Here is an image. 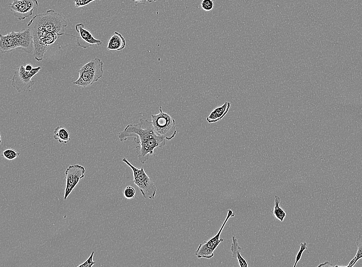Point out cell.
Returning <instances> with one entry per match:
<instances>
[{
	"instance_id": "obj_5",
	"label": "cell",
	"mask_w": 362,
	"mask_h": 267,
	"mask_svg": "<svg viewBox=\"0 0 362 267\" xmlns=\"http://www.w3.org/2000/svg\"><path fill=\"white\" fill-rule=\"evenodd\" d=\"M151 122L155 132L166 140H171L177 133L175 120L162 110L160 106L159 112L151 115Z\"/></svg>"
},
{
	"instance_id": "obj_11",
	"label": "cell",
	"mask_w": 362,
	"mask_h": 267,
	"mask_svg": "<svg viewBox=\"0 0 362 267\" xmlns=\"http://www.w3.org/2000/svg\"><path fill=\"white\" fill-rule=\"evenodd\" d=\"M75 29L78 36L68 35L76 37L77 44L79 47L86 49L95 45H100L102 44V41L95 38L91 32L84 27L83 23L77 24Z\"/></svg>"
},
{
	"instance_id": "obj_9",
	"label": "cell",
	"mask_w": 362,
	"mask_h": 267,
	"mask_svg": "<svg viewBox=\"0 0 362 267\" xmlns=\"http://www.w3.org/2000/svg\"><path fill=\"white\" fill-rule=\"evenodd\" d=\"M85 167L80 164L69 165L65 171L66 186L64 199H67L80 180L83 178L85 173Z\"/></svg>"
},
{
	"instance_id": "obj_20",
	"label": "cell",
	"mask_w": 362,
	"mask_h": 267,
	"mask_svg": "<svg viewBox=\"0 0 362 267\" xmlns=\"http://www.w3.org/2000/svg\"><path fill=\"white\" fill-rule=\"evenodd\" d=\"M307 243L305 242H301L300 244V249L299 251L298 252L297 254H296V257H295V261L294 263V264L293 265L294 267H295L298 263V262L300 260L302 253L303 252L307 249Z\"/></svg>"
},
{
	"instance_id": "obj_3",
	"label": "cell",
	"mask_w": 362,
	"mask_h": 267,
	"mask_svg": "<svg viewBox=\"0 0 362 267\" xmlns=\"http://www.w3.org/2000/svg\"><path fill=\"white\" fill-rule=\"evenodd\" d=\"M18 48L28 53L33 52V37L29 28L0 35V50L2 53H9Z\"/></svg>"
},
{
	"instance_id": "obj_24",
	"label": "cell",
	"mask_w": 362,
	"mask_h": 267,
	"mask_svg": "<svg viewBox=\"0 0 362 267\" xmlns=\"http://www.w3.org/2000/svg\"><path fill=\"white\" fill-rule=\"evenodd\" d=\"M157 0H132V1L136 4L140 3L141 4H145L147 2L151 3L152 2H156Z\"/></svg>"
},
{
	"instance_id": "obj_1",
	"label": "cell",
	"mask_w": 362,
	"mask_h": 267,
	"mask_svg": "<svg viewBox=\"0 0 362 267\" xmlns=\"http://www.w3.org/2000/svg\"><path fill=\"white\" fill-rule=\"evenodd\" d=\"M67 23L64 18L54 10L35 15L28 22V28L33 37V56L41 61L49 47L64 34Z\"/></svg>"
},
{
	"instance_id": "obj_26",
	"label": "cell",
	"mask_w": 362,
	"mask_h": 267,
	"mask_svg": "<svg viewBox=\"0 0 362 267\" xmlns=\"http://www.w3.org/2000/svg\"><path fill=\"white\" fill-rule=\"evenodd\" d=\"M25 68L27 71H31L33 69V67L31 64H27L25 66Z\"/></svg>"
},
{
	"instance_id": "obj_23",
	"label": "cell",
	"mask_w": 362,
	"mask_h": 267,
	"mask_svg": "<svg viewBox=\"0 0 362 267\" xmlns=\"http://www.w3.org/2000/svg\"><path fill=\"white\" fill-rule=\"evenodd\" d=\"M97 0H74L75 6L80 8L87 5L89 3ZM101 1V0H99Z\"/></svg>"
},
{
	"instance_id": "obj_8",
	"label": "cell",
	"mask_w": 362,
	"mask_h": 267,
	"mask_svg": "<svg viewBox=\"0 0 362 267\" xmlns=\"http://www.w3.org/2000/svg\"><path fill=\"white\" fill-rule=\"evenodd\" d=\"M40 66L33 68L31 71H27L25 66H20L14 71L12 78L11 85L19 93H23L29 90L34 85V81L32 78L41 69Z\"/></svg>"
},
{
	"instance_id": "obj_22",
	"label": "cell",
	"mask_w": 362,
	"mask_h": 267,
	"mask_svg": "<svg viewBox=\"0 0 362 267\" xmlns=\"http://www.w3.org/2000/svg\"><path fill=\"white\" fill-rule=\"evenodd\" d=\"M214 6L213 2L212 0H203L201 2L202 9L206 11L211 10Z\"/></svg>"
},
{
	"instance_id": "obj_25",
	"label": "cell",
	"mask_w": 362,
	"mask_h": 267,
	"mask_svg": "<svg viewBox=\"0 0 362 267\" xmlns=\"http://www.w3.org/2000/svg\"><path fill=\"white\" fill-rule=\"evenodd\" d=\"M333 266V265L332 264V263L331 262H330L329 261H326V262H325L324 263H322L318 265V267L319 266Z\"/></svg>"
},
{
	"instance_id": "obj_16",
	"label": "cell",
	"mask_w": 362,
	"mask_h": 267,
	"mask_svg": "<svg viewBox=\"0 0 362 267\" xmlns=\"http://www.w3.org/2000/svg\"><path fill=\"white\" fill-rule=\"evenodd\" d=\"M280 197L275 195V204L273 210V214L277 220L283 222L286 216V213L283 209L280 206Z\"/></svg>"
},
{
	"instance_id": "obj_4",
	"label": "cell",
	"mask_w": 362,
	"mask_h": 267,
	"mask_svg": "<svg viewBox=\"0 0 362 267\" xmlns=\"http://www.w3.org/2000/svg\"><path fill=\"white\" fill-rule=\"evenodd\" d=\"M79 77L73 84L84 88L97 82L103 74V62L96 58L84 65L78 71Z\"/></svg>"
},
{
	"instance_id": "obj_15",
	"label": "cell",
	"mask_w": 362,
	"mask_h": 267,
	"mask_svg": "<svg viewBox=\"0 0 362 267\" xmlns=\"http://www.w3.org/2000/svg\"><path fill=\"white\" fill-rule=\"evenodd\" d=\"M53 138L56 140H58L60 143H67L71 138L68 130L63 126L59 125L54 130Z\"/></svg>"
},
{
	"instance_id": "obj_19",
	"label": "cell",
	"mask_w": 362,
	"mask_h": 267,
	"mask_svg": "<svg viewBox=\"0 0 362 267\" xmlns=\"http://www.w3.org/2000/svg\"><path fill=\"white\" fill-rule=\"evenodd\" d=\"M123 194L126 199H131L135 197L136 190L134 187L128 185L124 188Z\"/></svg>"
},
{
	"instance_id": "obj_6",
	"label": "cell",
	"mask_w": 362,
	"mask_h": 267,
	"mask_svg": "<svg viewBox=\"0 0 362 267\" xmlns=\"http://www.w3.org/2000/svg\"><path fill=\"white\" fill-rule=\"evenodd\" d=\"M122 161L132 169L133 174V183L138 186L143 197L150 199H154L156 194L157 188L143 167H136L125 158H123Z\"/></svg>"
},
{
	"instance_id": "obj_7",
	"label": "cell",
	"mask_w": 362,
	"mask_h": 267,
	"mask_svg": "<svg viewBox=\"0 0 362 267\" xmlns=\"http://www.w3.org/2000/svg\"><path fill=\"white\" fill-rule=\"evenodd\" d=\"M234 213L230 209H228L226 217L218 232L208 240L201 243L195 252V255L198 258L210 259L214 256V251L224 239L220 237L222 232L227 221L234 216Z\"/></svg>"
},
{
	"instance_id": "obj_18",
	"label": "cell",
	"mask_w": 362,
	"mask_h": 267,
	"mask_svg": "<svg viewBox=\"0 0 362 267\" xmlns=\"http://www.w3.org/2000/svg\"><path fill=\"white\" fill-rule=\"evenodd\" d=\"M20 155V152L15 150L14 149L9 148L4 150L2 154V156L8 160H13L17 157Z\"/></svg>"
},
{
	"instance_id": "obj_2",
	"label": "cell",
	"mask_w": 362,
	"mask_h": 267,
	"mask_svg": "<svg viewBox=\"0 0 362 267\" xmlns=\"http://www.w3.org/2000/svg\"><path fill=\"white\" fill-rule=\"evenodd\" d=\"M130 137H134L137 144L136 153L142 164L149 159V156L154 154L155 148L162 147L166 144V139L155 132L151 121L147 119H141L137 123L129 124L118 134L121 142L125 141Z\"/></svg>"
},
{
	"instance_id": "obj_17",
	"label": "cell",
	"mask_w": 362,
	"mask_h": 267,
	"mask_svg": "<svg viewBox=\"0 0 362 267\" xmlns=\"http://www.w3.org/2000/svg\"><path fill=\"white\" fill-rule=\"evenodd\" d=\"M355 243L357 246L356 254L346 266L347 267L353 266L358 260L362 258V233L358 236L355 240Z\"/></svg>"
},
{
	"instance_id": "obj_10",
	"label": "cell",
	"mask_w": 362,
	"mask_h": 267,
	"mask_svg": "<svg viewBox=\"0 0 362 267\" xmlns=\"http://www.w3.org/2000/svg\"><path fill=\"white\" fill-rule=\"evenodd\" d=\"M38 6L37 0H13L9 8L14 16L22 21L31 16Z\"/></svg>"
},
{
	"instance_id": "obj_21",
	"label": "cell",
	"mask_w": 362,
	"mask_h": 267,
	"mask_svg": "<svg viewBox=\"0 0 362 267\" xmlns=\"http://www.w3.org/2000/svg\"><path fill=\"white\" fill-rule=\"evenodd\" d=\"M95 252L93 251L88 258L83 263L78 265V267H92L96 263L93 260Z\"/></svg>"
},
{
	"instance_id": "obj_12",
	"label": "cell",
	"mask_w": 362,
	"mask_h": 267,
	"mask_svg": "<svg viewBox=\"0 0 362 267\" xmlns=\"http://www.w3.org/2000/svg\"><path fill=\"white\" fill-rule=\"evenodd\" d=\"M230 106V103L226 101L221 106L216 107L206 118V121L209 123H213L221 120L228 112Z\"/></svg>"
},
{
	"instance_id": "obj_13",
	"label": "cell",
	"mask_w": 362,
	"mask_h": 267,
	"mask_svg": "<svg viewBox=\"0 0 362 267\" xmlns=\"http://www.w3.org/2000/svg\"><path fill=\"white\" fill-rule=\"evenodd\" d=\"M126 42L124 37L118 32L115 31L109 39L107 49L119 51L125 47Z\"/></svg>"
},
{
	"instance_id": "obj_14",
	"label": "cell",
	"mask_w": 362,
	"mask_h": 267,
	"mask_svg": "<svg viewBox=\"0 0 362 267\" xmlns=\"http://www.w3.org/2000/svg\"><path fill=\"white\" fill-rule=\"evenodd\" d=\"M230 250L232 252V257L238 259L239 265L241 267H248L249 266L246 260L240 253L241 247L238 243L237 238L235 236H232Z\"/></svg>"
}]
</instances>
